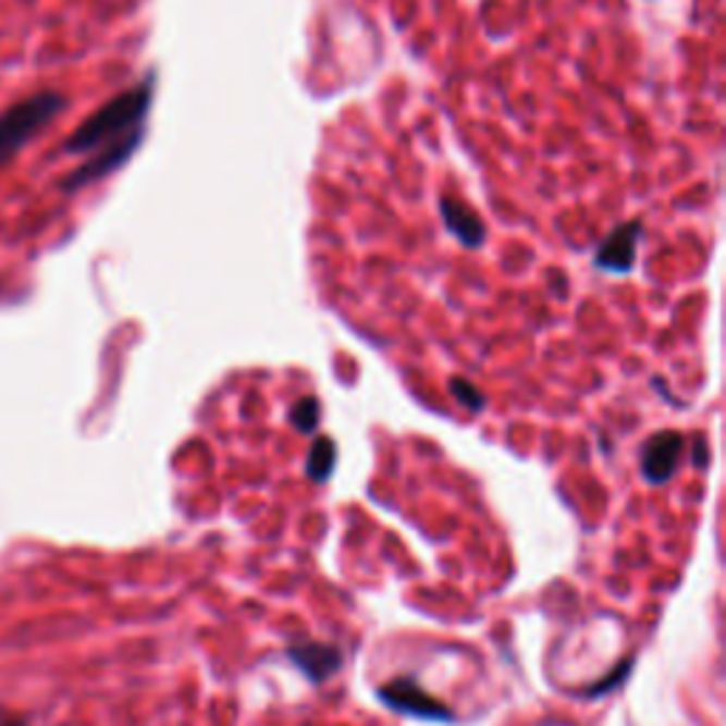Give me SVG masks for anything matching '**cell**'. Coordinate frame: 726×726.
Masks as SVG:
<instances>
[{
	"mask_svg": "<svg viewBox=\"0 0 726 726\" xmlns=\"http://www.w3.org/2000/svg\"><path fill=\"white\" fill-rule=\"evenodd\" d=\"M153 100V77H148L139 86L128 88L125 94L106 102L100 111H94L86 123L74 131L72 137L65 139V151L69 153H88L100 151L106 143H120L134 131L145 128V116L151 111Z\"/></svg>",
	"mask_w": 726,
	"mask_h": 726,
	"instance_id": "cell-1",
	"label": "cell"
},
{
	"mask_svg": "<svg viewBox=\"0 0 726 726\" xmlns=\"http://www.w3.org/2000/svg\"><path fill=\"white\" fill-rule=\"evenodd\" d=\"M63 109V94L40 91L3 111V116H0V165L15 157L29 139H35Z\"/></svg>",
	"mask_w": 726,
	"mask_h": 726,
	"instance_id": "cell-2",
	"label": "cell"
},
{
	"mask_svg": "<svg viewBox=\"0 0 726 726\" xmlns=\"http://www.w3.org/2000/svg\"><path fill=\"white\" fill-rule=\"evenodd\" d=\"M143 134H145V128H139V131H134V134H128L125 139H120V143H111V145H106V148H100V151L88 159L86 165L77 168V171H74L72 176L63 182L65 190H79V187L94 185V182H100L102 176L114 173L120 165H125V162L134 157V151L139 148V143H143Z\"/></svg>",
	"mask_w": 726,
	"mask_h": 726,
	"instance_id": "cell-3",
	"label": "cell"
},
{
	"mask_svg": "<svg viewBox=\"0 0 726 726\" xmlns=\"http://www.w3.org/2000/svg\"><path fill=\"white\" fill-rule=\"evenodd\" d=\"M381 698L392 706V710L415 715V718H434V721L452 718V710H448L440 698L429 696L415 678H395V681H389L381 690Z\"/></svg>",
	"mask_w": 726,
	"mask_h": 726,
	"instance_id": "cell-4",
	"label": "cell"
},
{
	"mask_svg": "<svg viewBox=\"0 0 726 726\" xmlns=\"http://www.w3.org/2000/svg\"><path fill=\"white\" fill-rule=\"evenodd\" d=\"M639 236H641V222H625L618 224L611 236L604 238L596 250V267L604 273H616L625 275L636 267V250H639Z\"/></svg>",
	"mask_w": 726,
	"mask_h": 726,
	"instance_id": "cell-5",
	"label": "cell"
},
{
	"mask_svg": "<svg viewBox=\"0 0 726 726\" xmlns=\"http://www.w3.org/2000/svg\"><path fill=\"white\" fill-rule=\"evenodd\" d=\"M684 438L678 432H659L641 448V475L648 482H667L681 463Z\"/></svg>",
	"mask_w": 726,
	"mask_h": 726,
	"instance_id": "cell-6",
	"label": "cell"
},
{
	"mask_svg": "<svg viewBox=\"0 0 726 726\" xmlns=\"http://www.w3.org/2000/svg\"><path fill=\"white\" fill-rule=\"evenodd\" d=\"M287 653L295 667L304 669L316 684L327 681L341 667L339 648L321 644V641H295V644H290Z\"/></svg>",
	"mask_w": 726,
	"mask_h": 726,
	"instance_id": "cell-7",
	"label": "cell"
},
{
	"mask_svg": "<svg viewBox=\"0 0 726 726\" xmlns=\"http://www.w3.org/2000/svg\"><path fill=\"white\" fill-rule=\"evenodd\" d=\"M440 213H443V222H446L448 231L460 238L466 247H480L482 238H485V227H482L480 217L475 210L457 201L454 196H443L440 199Z\"/></svg>",
	"mask_w": 726,
	"mask_h": 726,
	"instance_id": "cell-8",
	"label": "cell"
},
{
	"mask_svg": "<svg viewBox=\"0 0 726 726\" xmlns=\"http://www.w3.org/2000/svg\"><path fill=\"white\" fill-rule=\"evenodd\" d=\"M332 468H335V443L330 438H318L312 448H309L307 475L312 480L324 482L332 475Z\"/></svg>",
	"mask_w": 726,
	"mask_h": 726,
	"instance_id": "cell-9",
	"label": "cell"
},
{
	"mask_svg": "<svg viewBox=\"0 0 726 726\" xmlns=\"http://www.w3.org/2000/svg\"><path fill=\"white\" fill-rule=\"evenodd\" d=\"M318 415H321V406H318L316 397H304V401H298L293 406V411H290V420H293V426L298 429V432L312 434L318 426Z\"/></svg>",
	"mask_w": 726,
	"mask_h": 726,
	"instance_id": "cell-10",
	"label": "cell"
},
{
	"mask_svg": "<svg viewBox=\"0 0 726 726\" xmlns=\"http://www.w3.org/2000/svg\"><path fill=\"white\" fill-rule=\"evenodd\" d=\"M452 392H454V397H457V401H460L463 406H466V409L480 411L482 406H485V401H482V395H480V392H477L475 383L463 381V378H454V381H452Z\"/></svg>",
	"mask_w": 726,
	"mask_h": 726,
	"instance_id": "cell-11",
	"label": "cell"
}]
</instances>
